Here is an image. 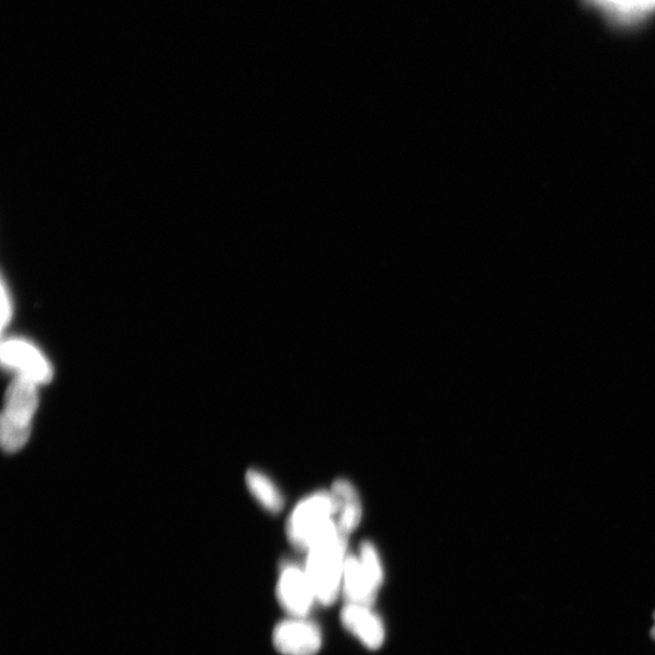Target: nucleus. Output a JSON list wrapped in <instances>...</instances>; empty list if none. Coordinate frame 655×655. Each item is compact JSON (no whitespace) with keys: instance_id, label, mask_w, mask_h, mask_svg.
<instances>
[{"instance_id":"7ed1b4c3","label":"nucleus","mask_w":655,"mask_h":655,"mask_svg":"<svg viewBox=\"0 0 655 655\" xmlns=\"http://www.w3.org/2000/svg\"><path fill=\"white\" fill-rule=\"evenodd\" d=\"M37 384L13 378L8 386L2 418H0V443L7 453H17L29 443L32 425L39 408Z\"/></svg>"},{"instance_id":"39448f33","label":"nucleus","mask_w":655,"mask_h":655,"mask_svg":"<svg viewBox=\"0 0 655 655\" xmlns=\"http://www.w3.org/2000/svg\"><path fill=\"white\" fill-rule=\"evenodd\" d=\"M276 596L279 606L292 618H309L318 604L305 568L294 563H286L280 567Z\"/></svg>"},{"instance_id":"4468645a","label":"nucleus","mask_w":655,"mask_h":655,"mask_svg":"<svg viewBox=\"0 0 655 655\" xmlns=\"http://www.w3.org/2000/svg\"><path fill=\"white\" fill-rule=\"evenodd\" d=\"M654 621H655V613H654ZM651 634H652V637L655 639V623H654Z\"/></svg>"},{"instance_id":"20e7f679","label":"nucleus","mask_w":655,"mask_h":655,"mask_svg":"<svg viewBox=\"0 0 655 655\" xmlns=\"http://www.w3.org/2000/svg\"><path fill=\"white\" fill-rule=\"evenodd\" d=\"M0 359L4 369L13 374V378L30 380L38 386L51 383L53 367L48 356L33 341L9 337L3 339Z\"/></svg>"},{"instance_id":"9d476101","label":"nucleus","mask_w":655,"mask_h":655,"mask_svg":"<svg viewBox=\"0 0 655 655\" xmlns=\"http://www.w3.org/2000/svg\"><path fill=\"white\" fill-rule=\"evenodd\" d=\"M246 484L251 496L271 514H278L284 509L285 498L274 480L258 470H249L246 475Z\"/></svg>"},{"instance_id":"f03ea898","label":"nucleus","mask_w":655,"mask_h":655,"mask_svg":"<svg viewBox=\"0 0 655 655\" xmlns=\"http://www.w3.org/2000/svg\"><path fill=\"white\" fill-rule=\"evenodd\" d=\"M347 557V536L340 529L318 543L309 552L305 570L318 605L333 606L341 595L344 566Z\"/></svg>"},{"instance_id":"ddd939ff","label":"nucleus","mask_w":655,"mask_h":655,"mask_svg":"<svg viewBox=\"0 0 655 655\" xmlns=\"http://www.w3.org/2000/svg\"><path fill=\"white\" fill-rule=\"evenodd\" d=\"M12 306L13 305H12L10 291L6 285V282H3V285H2V329H3V331H6V329L9 327V325L11 322Z\"/></svg>"},{"instance_id":"9b49d317","label":"nucleus","mask_w":655,"mask_h":655,"mask_svg":"<svg viewBox=\"0 0 655 655\" xmlns=\"http://www.w3.org/2000/svg\"><path fill=\"white\" fill-rule=\"evenodd\" d=\"M358 558L370 579L381 589L385 572L377 547L370 542H364L360 544Z\"/></svg>"},{"instance_id":"423d86ee","label":"nucleus","mask_w":655,"mask_h":655,"mask_svg":"<svg viewBox=\"0 0 655 655\" xmlns=\"http://www.w3.org/2000/svg\"><path fill=\"white\" fill-rule=\"evenodd\" d=\"M272 643L282 655H317L324 646V633L310 618L289 617L276 625Z\"/></svg>"},{"instance_id":"6e6552de","label":"nucleus","mask_w":655,"mask_h":655,"mask_svg":"<svg viewBox=\"0 0 655 655\" xmlns=\"http://www.w3.org/2000/svg\"><path fill=\"white\" fill-rule=\"evenodd\" d=\"M379 591V587L374 584L363 565H360L358 556L347 555L341 589L347 604L373 606Z\"/></svg>"},{"instance_id":"1a4fd4ad","label":"nucleus","mask_w":655,"mask_h":655,"mask_svg":"<svg viewBox=\"0 0 655 655\" xmlns=\"http://www.w3.org/2000/svg\"><path fill=\"white\" fill-rule=\"evenodd\" d=\"M331 492L341 503L338 527L346 536H349L363 519V504H360L357 489L349 480L338 479L334 483Z\"/></svg>"},{"instance_id":"f257e3e1","label":"nucleus","mask_w":655,"mask_h":655,"mask_svg":"<svg viewBox=\"0 0 655 655\" xmlns=\"http://www.w3.org/2000/svg\"><path fill=\"white\" fill-rule=\"evenodd\" d=\"M340 510L341 503L331 490L317 492L302 499L288 518L287 536L290 544L298 550L309 552L339 530L333 516L340 514Z\"/></svg>"},{"instance_id":"f8f14e48","label":"nucleus","mask_w":655,"mask_h":655,"mask_svg":"<svg viewBox=\"0 0 655 655\" xmlns=\"http://www.w3.org/2000/svg\"><path fill=\"white\" fill-rule=\"evenodd\" d=\"M619 11L644 10L655 7V0H605Z\"/></svg>"},{"instance_id":"0eeeda50","label":"nucleus","mask_w":655,"mask_h":655,"mask_svg":"<svg viewBox=\"0 0 655 655\" xmlns=\"http://www.w3.org/2000/svg\"><path fill=\"white\" fill-rule=\"evenodd\" d=\"M340 622L368 649L378 651L384 646L385 624L373 606L346 604L340 613Z\"/></svg>"}]
</instances>
